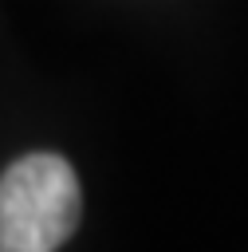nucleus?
Returning <instances> with one entry per match:
<instances>
[{"label": "nucleus", "mask_w": 248, "mask_h": 252, "mask_svg": "<svg viewBox=\"0 0 248 252\" xmlns=\"http://www.w3.org/2000/svg\"><path fill=\"white\" fill-rule=\"evenodd\" d=\"M79 224V177L59 154H28L0 173V252H51Z\"/></svg>", "instance_id": "1"}]
</instances>
